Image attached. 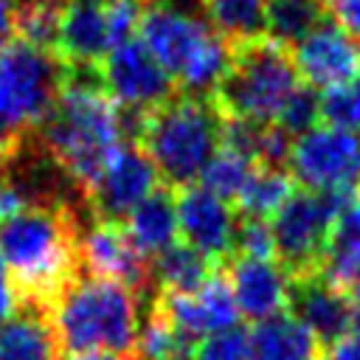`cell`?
Masks as SVG:
<instances>
[{
    "label": "cell",
    "instance_id": "cell-28",
    "mask_svg": "<svg viewBox=\"0 0 360 360\" xmlns=\"http://www.w3.org/2000/svg\"><path fill=\"white\" fill-rule=\"evenodd\" d=\"M194 346L197 343L180 335L174 323L155 304H149V315L141 323L132 360H191Z\"/></svg>",
    "mask_w": 360,
    "mask_h": 360
},
{
    "label": "cell",
    "instance_id": "cell-21",
    "mask_svg": "<svg viewBox=\"0 0 360 360\" xmlns=\"http://www.w3.org/2000/svg\"><path fill=\"white\" fill-rule=\"evenodd\" d=\"M53 326L45 312L22 307L0 323V360H62Z\"/></svg>",
    "mask_w": 360,
    "mask_h": 360
},
{
    "label": "cell",
    "instance_id": "cell-27",
    "mask_svg": "<svg viewBox=\"0 0 360 360\" xmlns=\"http://www.w3.org/2000/svg\"><path fill=\"white\" fill-rule=\"evenodd\" d=\"M65 0H17L14 6V37L25 45L59 53V22Z\"/></svg>",
    "mask_w": 360,
    "mask_h": 360
},
{
    "label": "cell",
    "instance_id": "cell-9",
    "mask_svg": "<svg viewBox=\"0 0 360 360\" xmlns=\"http://www.w3.org/2000/svg\"><path fill=\"white\" fill-rule=\"evenodd\" d=\"M96 70L101 87L121 110L146 112L169 101L174 93H180L177 82L160 68V62L138 39L112 48Z\"/></svg>",
    "mask_w": 360,
    "mask_h": 360
},
{
    "label": "cell",
    "instance_id": "cell-24",
    "mask_svg": "<svg viewBox=\"0 0 360 360\" xmlns=\"http://www.w3.org/2000/svg\"><path fill=\"white\" fill-rule=\"evenodd\" d=\"M149 267H152V281L158 287L155 292H197L217 273V267L186 242L183 245L174 242L169 250L155 256Z\"/></svg>",
    "mask_w": 360,
    "mask_h": 360
},
{
    "label": "cell",
    "instance_id": "cell-6",
    "mask_svg": "<svg viewBox=\"0 0 360 360\" xmlns=\"http://www.w3.org/2000/svg\"><path fill=\"white\" fill-rule=\"evenodd\" d=\"M70 76L59 53L11 39L0 48V118L20 129L34 132L56 104Z\"/></svg>",
    "mask_w": 360,
    "mask_h": 360
},
{
    "label": "cell",
    "instance_id": "cell-34",
    "mask_svg": "<svg viewBox=\"0 0 360 360\" xmlns=\"http://www.w3.org/2000/svg\"><path fill=\"white\" fill-rule=\"evenodd\" d=\"M329 20L360 45V0H326Z\"/></svg>",
    "mask_w": 360,
    "mask_h": 360
},
{
    "label": "cell",
    "instance_id": "cell-11",
    "mask_svg": "<svg viewBox=\"0 0 360 360\" xmlns=\"http://www.w3.org/2000/svg\"><path fill=\"white\" fill-rule=\"evenodd\" d=\"M177 228L188 248L205 256L217 270L233 259V239L239 214L222 197L211 194L200 183L177 188Z\"/></svg>",
    "mask_w": 360,
    "mask_h": 360
},
{
    "label": "cell",
    "instance_id": "cell-26",
    "mask_svg": "<svg viewBox=\"0 0 360 360\" xmlns=\"http://www.w3.org/2000/svg\"><path fill=\"white\" fill-rule=\"evenodd\" d=\"M200 8L208 25L231 45L262 37L264 0H200Z\"/></svg>",
    "mask_w": 360,
    "mask_h": 360
},
{
    "label": "cell",
    "instance_id": "cell-2",
    "mask_svg": "<svg viewBox=\"0 0 360 360\" xmlns=\"http://www.w3.org/2000/svg\"><path fill=\"white\" fill-rule=\"evenodd\" d=\"M31 135L79 188L84 202L124 146L121 110L101 87L98 70L87 68H70L56 104Z\"/></svg>",
    "mask_w": 360,
    "mask_h": 360
},
{
    "label": "cell",
    "instance_id": "cell-3",
    "mask_svg": "<svg viewBox=\"0 0 360 360\" xmlns=\"http://www.w3.org/2000/svg\"><path fill=\"white\" fill-rule=\"evenodd\" d=\"M48 321L59 349L68 354L107 352L132 360L141 332V304L132 290L82 273L51 304Z\"/></svg>",
    "mask_w": 360,
    "mask_h": 360
},
{
    "label": "cell",
    "instance_id": "cell-18",
    "mask_svg": "<svg viewBox=\"0 0 360 360\" xmlns=\"http://www.w3.org/2000/svg\"><path fill=\"white\" fill-rule=\"evenodd\" d=\"M112 51L107 0H65L59 22V56L68 68L96 70Z\"/></svg>",
    "mask_w": 360,
    "mask_h": 360
},
{
    "label": "cell",
    "instance_id": "cell-30",
    "mask_svg": "<svg viewBox=\"0 0 360 360\" xmlns=\"http://www.w3.org/2000/svg\"><path fill=\"white\" fill-rule=\"evenodd\" d=\"M318 124H321V93L301 82L292 90V96L284 101V107L276 118V127H281L290 138H298V135L315 129Z\"/></svg>",
    "mask_w": 360,
    "mask_h": 360
},
{
    "label": "cell",
    "instance_id": "cell-19",
    "mask_svg": "<svg viewBox=\"0 0 360 360\" xmlns=\"http://www.w3.org/2000/svg\"><path fill=\"white\" fill-rule=\"evenodd\" d=\"M124 231L129 233L132 245L149 259L160 256L163 250H169L180 233L177 228V205H174V194L169 186H158L143 202H138L127 219L121 222Z\"/></svg>",
    "mask_w": 360,
    "mask_h": 360
},
{
    "label": "cell",
    "instance_id": "cell-16",
    "mask_svg": "<svg viewBox=\"0 0 360 360\" xmlns=\"http://www.w3.org/2000/svg\"><path fill=\"white\" fill-rule=\"evenodd\" d=\"M228 284L242 318L259 323L290 312V276L276 259L233 256L228 264Z\"/></svg>",
    "mask_w": 360,
    "mask_h": 360
},
{
    "label": "cell",
    "instance_id": "cell-20",
    "mask_svg": "<svg viewBox=\"0 0 360 360\" xmlns=\"http://www.w3.org/2000/svg\"><path fill=\"white\" fill-rule=\"evenodd\" d=\"M318 354L321 346L290 312L259 321L248 329V360H315Z\"/></svg>",
    "mask_w": 360,
    "mask_h": 360
},
{
    "label": "cell",
    "instance_id": "cell-23",
    "mask_svg": "<svg viewBox=\"0 0 360 360\" xmlns=\"http://www.w3.org/2000/svg\"><path fill=\"white\" fill-rule=\"evenodd\" d=\"M326 17V0H264V37L292 51Z\"/></svg>",
    "mask_w": 360,
    "mask_h": 360
},
{
    "label": "cell",
    "instance_id": "cell-22",
    "mask_svg": "<svg viewBox=\"0 0 360 360\" xmlns=\"http://www.w3.org/2000/svg\"><path fill=\"white\" fill-rule=\"evenodd\" d=\"M360 273V194L352 197L335 217L321 273L332 287L346 290Z\"/></svg>",
    "mask_w": 360,
    "mask_h": 360
},
{
    "label": "cell",
    "instance_id": "cell-37",
    "mask_svg": "<svg viewBox=\"0 0 360 360\" xmlns=\"http://www.w3.org/2000/svg\"><path fill=\"white\" fill-rule=\"evenodd\" d=\"M25 138H28V132H20V129L8 127V124L0 118V172L17 158V152H20V146H22Z\"/></svg>",
    "mask_w": 360,
    "mask_h": 360
},
{
    "label": "cell",
    "instance_id": "cell-15",
    "mask_svg": "<svg viewBox=\"0 0 360 360\" xmlns=\"http://www.w3.org/2000/svg\"><path fill=\"white\" fill-rule=\"evenodd\" d=\"M290 53L298 79L315 90H332L360 76V45L346 37L329 17L315 31H309Z\"/></svg>",
    "mask_w": 360,
    "mask_h": 360
},
{
    "label": "cell",
    "instance_id": "cell-10",
    "mask_svg": "<svg viewBox=\"0 0 360 360\" xmlns=\"http://www.w3.org/2000/svg\"><path fill=\"white\" fill-rule=\"evenodd\" d=\"M138 34L143 48L177 82L217 31L191 11L174 6L172 0H146L141 11Z\"/></svg>",
    "mask_w": 360,
    "mask_h": 360
},
{
    "label": "cell",
    "instance_id": "cell-35",
    "mask_svg": "<svg viewBox=\"0 0 360 360\" xmlns=\"http://www.w3.org/2000/svg\"><path fill=\"white\" fill-rule=\"evenodd\" d=\"M318 357L321 360H360V315H357L354 326L340 340H335L329 349H323Z\"/></svg>",
    "mask_w": 360,
    "mask_h": 360
},
{
    "label": "cell",
    "instance_id": "cell-13",
    "mask_svg": "<svg viewBox=\"0 0 360 360\" xmlns=\"http://www.w3.org/2000/svg\"><path fill=\"white\" fill-rule=\"evenodd\" d=\"M160 183L158 169L146 158V152L127 141L115 158L107 163L104 174L87 194V211L93 219H107V222H124L127 214L143 202Z\"/></svg>",
    "mask_w": 360,
    "mask_h": 360
},
{
    "label": "cell",
    "instance_id": "cell-38",
    "mask_svg": "<svg viewBox=\"0 0 360 360\" xmlns=\"http://www.w3.org/2000/svg\"><path fill=\"white\" fill-rule=\"evenodd\" d=\"M11 20H14V3L11 0H0V48L6 42H11V37H14Z\"/></svg>",
    "mask_w": 360,
    "mask_h": 360
},
{
    "label": "cell",
    "instance_id": "cell-7",
    "mask_svg": "<svg viewBox=\"0 0 360 360\" xmlns=\"http://www.w3.org/2000/svg\"><path fill=\"white\" fill-rule=\"evenodd\" d=\"M360 191H307L295 188L292 197L273 217V245L276 262L290 276V281L309 278L321 273L326 242L338 211Z\"/></svg>",
    "mask_w": 360,
    "mask_h": 360
},
{
    "label": "cell",
    "instance_id": "cell-39",
    "mask_svg": "<svg viewBox=\"0 0 360 360\" xmlns=\"http://www.w3.org/2000/svg\"><path fill=\"white\" fill-rule=\"evenodd\" d=\"M68 360H129V357H118V354H107V352H90V354H70Z\"/></svg>",
    "mask_w": 360,
    "mask_h": 360
},
{
    "label": "cell",
    "instance_id": "cell-12",
    "mask_svg": "<svg viewBox=\"0 0 360 360\" xmlns=\"http://www.w3.org/2000/svg\"><path fill=\"white\" fill-rule=\"evenodd\" d=\"M79 253H82V270H87L96 278L115 281L132 290L135 295L152 287V267L146 256L132 245L121 222L90 217L82 228Z\"/></svg>",
    "mask_w": 360,
    "mask_h": 360
},
{
    "label": "cell",
    "instance_id": "cell-29",
    "mask_svg": "<svg viewBox=\"0 0 360 360\" xmlns=\"http://www.w3.org/2000/svg\"><path fill=\"white\" fill-rule=\"evenodd\" d=\"M256 166H259L256 160H250V158H245V155H239V152H233V149L219 146L217 155H214V158L208 160V166L202 169L200 186L208 188L211 194L222 197L225 202H236L239 191L245 188V183H248V177L253 174Z\"/></svg>",
    "mask_w": 360,
    "mask_h": 360
},
{
    "label": "cell",
    "instance_id": "cell-25",
    "mask_svg": "<svg viewBox=\"0 0 360 360\" xmlns=\"http://www.w3.org/2000/svg\"><path fill=\"white\" fill-rule=\"evenodd\" d=\"M292 191H295V180L287 169L256 166L245 183V188L236 197V214L253 217V219L276 217L278 208L292 197Z\"/></svg>",
    "mask_w": 360,
    "mask_h": 360
},
{
    "label": "cell",
    "instance_id": "cell-32",
    "mask_svg": "<svg viewBox=\"0 0 360 360\" xmlns=\"http://www.w3.org/2000/svg\"><path fill=\"white\" fill-rule=\"evenodd\" d=\"M233 256H248V259H276L273 231H270L267 219L239 217V222H236V239H233Z\"/></svg>",
    "mask_w": 360,
    "mask_h": 360
},
{
    "label": "cell",
    "instance_id": "cell-40",
    "mask_svg": "<svg viewBox=\"0 0 360 360\" xmlns=\"http://www.w3.org/2000/svg\"><path fill=\"white\" fill-rule=\"evenodd\" d=\"M343 292L349 295V301H352V304H354V309L360 312V273L354 276V281H352V284H349Z\"/></svg>",
    "mask_w": 360,
    "mask_h": 360
},
{
    "label": "cell",
    "instance_id": "cell-8",
    "mask_svg": "<svg viewBox=\"0 0 360 360\" xmlns=\"http://www.w3.org/2000/svg\"><path fill=\"white\" fill-rule=\"evenodd\" d=\"M287 172L307 191H360V138L318 124L292 141Z\"/></svg>",
    "mask_w": 360,
    "mask_h": 360
},
{
    "label": "cell",
    "instance_id": "cell-14",
    "mask_svg": "<svg viewBox=\"0 0 360 360\" xmlns=\"http://www.w3.org/2000/svg\"><path fill=\"white\" fill-rule=\"evenodd\" d=\"M152 304L191 343H200L202 338L233 329L239 323V309L222 270H217L197 292H155Z\"/></svg>",
    "mask_w": 360,
    "mask_h": 360
},
{
    "label": "cell",
    "instance_id": "cell-4",
    "mask_svg": "<svg viewBox=\"0 0 360 360\" xmlns=\"http://www.w3.org/2000/svg\"><path fill=\"white\" fill-rule=\"evenodd\" d=\"M222 115L205 96L174 93L169 101L141 115L135 141L158 177L169 188H186L200 180L202 169L219 149Z\"/></svg>",
    "mask_w": 360,
    "mask_h": 360
},
{
    "label": "cell",
    "instance_id": "cell-17",
    "mask_svg": "<svg viewBox=\"0 0 360 360\" xmlns=\"http://www.w3.org/2000/svg\"><path fill=\"white\" fill-rule=\"evenodd\" d=\"M290 315L309 329L323 352L354 326L360 312L343 290L332 287L323 276H309L290 281Z\"/></svg>",
    "mask_w": 360,
    "mask_h": 360
},
{
    "label": "cell",
    "instance_id": "cell-33",
    "mask_svg": "<svg viewBox=\"0 0 360 360\" xmlns=\"http://www.w3.org/2000/svg\"><path fill=\"white\" fill-rule=\"evenodd\" d=\"M191 360H248V332L233 326V329L208 335L194 346Z\"/></svg>",
    "mask_w": 360,
    "mask_h": 360
},
{
    "label": "cell",
    "instance_id": "cell-31",
    "mask_svg": "<svg viewBox=\"0 0 360 360\" xmlns=\"http://www.w3.org/2000/svg\"><path fill=\"white\" fill-rule=\"evenodd\" d=\"M321 121L349 132L360 127V76L321 93Z\"/></svg>",
    "mask_w": 360,
    "mask_h": 360
},
{
    "label": "cell",
    "instance_id": "cell-5",
    "mask_svg": "<svg viewBox=\"0 0 360 360\" xmlns=\"http://www.w3.org/2000/svg\"><path fill=\"white\" fill-rule=\"evenodd\" d=\"M301 84L292 53L262 37L231 45L228 68L217 82L211 101L222 118L250 124H276L284 101Z\"/></svg>",
    "mask_w": 360,
    "mask_h": 360
},
{
    "label": "cell",
    "instance_id": "cell-1",
    "mask_svg": "<svg viewBox=\"0 0 360 360\" xmlns=\"http://www.w3.org/2000/svg\"><path fill=\"white\" fill-rule=\"evenodd\" d=\"M84 205L37 202L0 222V262L14 278L22 307L48 315L59 292L82 276L79 239Z\"/></svg>",
    "mask_w": 360,
    "mask_h": 360
},
{
    "label": "cell",
    "instance_id": "cell-36",
    "mask_svg": "<svg viewBox=\"0 0 360 360\" xmlns=\"http://www.w3.org/2000/svg\"><path fill=\"white\" fill-rule=\"evenodd\" d=\"M22 309V298H20V290L14 284V278L8 276L6 264L0 262V323L8 321L11 315H17Z\"/></svg>",
    "mask_w": 360,
    "mask_h": 360
}]
</instances>
